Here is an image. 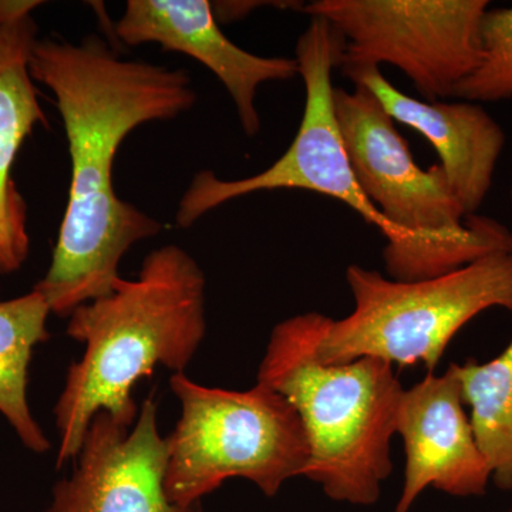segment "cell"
Listing matches in <instances>:
<instances>
[{
	"label": "cell",
	"instance_id": "obj_19",
	"mask_svg": "<svg viewBox=\"0 0 512 512\" xmlns=\"http://www.w3.org/2000/svg\"><path fill=\"white\" fill-rule=\"evenodd\" d=\"M511 205H512V190H511ZM511 247H512V231H511Z\"/></svg>",
	"mask_w": 512,
	"mask_h": 512
},
{
	"label": "cell",
	"instance_id": "obj_17",
	"mask_svg": "<svg viewBox=\"0 0 512 512\" xmlns=\"http://www.w3.org/2000/svg\"><path fill=\"white\" fill-rule=\"evenodd\" d=\"M212 12L218 23H229L234 20L247 18L252 10L262 6H282V8L301 9L305 3L301 2H214L211 3Z\"/></svg>",
	"mask_w": 512,
	"mask_h": 512
},
{
	"label": "cell",
	"instance_id": "obj_2",
	"mask_svg": "<svg viewBox=\"0 0 512 512\" xmlns=\"http://www.w3.org/2000/svg\"><path fill=\"white\" fill-rule=\"evenodd\" d=\"M205 279L198 262L175 244L144 258L137 279L121 278L109 295L74 309L67 335L86 345L67 370L55 406L56 466L74 460L97 413L131 427L133 389L156 366L184 373L207 333Z\"/></svg>",
	"mask_w": 512,
	"mask_h": 512
},
{
	"label": "cell",
	"instance_id": "obj_18",
	"mask_svg": "<svg viewBox=\"0 0 512 512\" xmlns=\"http://www.w3.org/2000/svg\"><path fill=\"white\" fill-rule=\"evenodd\" d=\"M42 5L39 0H0V28L33 16Z\"/></svg>",
	"mask_w": 512,
	"mask_h": 512
},
{
	"label": "cell",
	"instance_id": "obj_6",
	"mask_svg": "<svg viewBox=\"0 0 512 512\" xmlns=\"http://www.w3.org/2000/svg\"><path fill=\"white\" fill-rule=\"evenodd\" d=\"M355 309L323 322L316 355L342 365L375 357L390 365L423 363L433 373L448 343L487 309L512 312V252H495L450 274L403 282L379 271L346 269Z\"/></svg>",
	"mask_w": 512,
	"mask_h": 512
},
{
	"label": "cell",
	"instance_id": "obj_13",
	"mask_svg": "<svg viewBox=\"0 0 512 512\" xmlns=\"http://www.w3.org/2000/svg\"><path fill=\"white\" fill-rule=\"evenodd\" d=\"M33 16L0 28V274L19 271L29 255L26 202L12 168L26 138L47 124L30 57L37 42Z\"/></svg>",
	"mask_w": 512,
	"mask_h": 512
},
{
	"label": "cell",
	"instance_id": "obj_1",
	"mask_svg": "<svg viewBox=\"0 0 512 512\" xmlns=\"http://www.w3.org/2000/svg\"><path fill=\"white\" fill-rule=\"evenodd\" d=\"M30 74L55 96L72 161L69 200L52 264L35 286L50 311L109 295L128 249L164 231L163 222L114 190L117 151L141 124L177 119L197 103L191 77L144 60L121 59L99 36L80 43L37 39Z\"/></svg>",
	"mask_w": 512,
	"mask_h": 512
},
{
	"label": "cell",
	"instance_id": "obj_3",
	"mask_svg": "<svg viewBox=\"0 0 512 512\" xmlns=\"http://www.w3.org/2000/svg\"><path fill=\"white\" fill-rule=\"evenodd\" d=\"M325 315L302 313L272 329L258 383L285 397L309 444L305 476L330 500L373 505L393 470L390 443L404 389L393 365L362 357L323 363L316 345Z\"/></svg>",
	"mask_w": 512,
	"mask_h": 512
},
{
	"label": "cell",
	"instance_id": "obj_20",
	"mask_svg": "<svg viewBox=\"0 0 512 512\" xmlns=\"http://www.w3.org/2000/svg\"><path fill=\"white\" fill-rule=\"evenodd\" d=\"M507 512H512V508H511V510H510V511H507Z\"/></svg>",
	"mask_w": 512,
	"mask_h": 512
},
{
	"label": "cell",
	"instance_id": "obj_15",
	"mask_svg": "<svg viewBox=\"0 0 512 512\" xmlns=\"http://www.w3.org/2000/svg\"><path fill=\"white\" fill-rule=\"evenodd\" d=\"M448 369L460 383L464 406L470 407V424L491 481L512 491V339L490 362L467 359Z\"/></svg>",
	"mask_w": 512,
	"mask_h": 512
},
{
	"label": "cell",
	"instance_id": "obj_7",
	"mask_svg": "<svg viewBox=\"0 0 512 512\" xmlns=\"http://www.w3.org/2000/svg\"><path fill=\"white\" fill-rule=\"evenodd\" d=\"M345 40L328 20L311 16L308 28L296 43L299 76L305 84V109L301 126L284 156L252 177L222 180L212 171L192 177L178 202L175 224L188 228L208 212L254 192L303 190L326 195L348 205L387 239L399 234L357 183L336 117L332 72L340 67Z\"/></svg>",
	"mask_w": 512,
	"mask_h": 512
},
{
	"label": "cell",
	"instance_id": "obj_11",
	"mask_svg": "<svg viewBox=\"0 0 512 512\" xmlns=\"http://www.w3.org/2000/svg\"><path fill=\"white\" fill-rule=\"evenodd\" d=\"M116 36L127 46L157 43L204 64L224 84L249 137L261 130L255 106L258 87L299 76L296 59L254 55L232 43L208 0H128Z\"/></svg>",
	"mask_w": 512,
	"mask_h": 512
},
{
	"label": "cell",
	"instance_id": "obj_8",
	"mask_svg": "<svg viewBox=\"0 0 512 512\" xmlns=\"http://www.w3.org/2000/svg\"><path fill=\"white\" fill-rule=\"evenodd\" d=\"M488 9V0H316L302 8L345 40L342 72L392 64L430 103L454 97L477 69Z\"/></svg>",
	"mask_w": 512,
	"mask_h": 512
},
{
	"label": "cell",
	"instance_id": "obj_10",
	"mask_svg": "<svg viewBox=\"0 0 512 512\" xmlns=\"http://www.w3.org/2000/svg\"><path fill=\"white\" fill-rule=\"evenodd\" d=\"M396 434L404 443L402 497L394 512H410L419 495L433 487L451 497H483L491 471L464 410L460 383L450 369L429 373L404 390Z\"/></svg>",
	"mask_w": 512,
	"mask_h": 512
},
{
	"label": "cell",
	"instance_id": "obj_4",
	"mask_svg": "<svg viewBox=\"0 0 512 512\" xmlns=\"http://www.w3.org/2000/svg\"><path fill=\"white\" fill-rule=\"evenodd\" d=\"M333 100L357 183L399 234L383 249L390 279L424 281L512 252L510 229L483 215L467 217L440 164L423 170L414 161L396 121L367 87H335Z\"/></svg>",
	"mask_w": 512,
	"mask_h": 512
},
{
	"label": "cell",
	"instance_id": "obj_12",
	"mask_svg": "<svg viewBox=\"0 0 512 512\" xmlns=\"http://www.w3.org/2000/svg\"><path fill=\"white\" fill-rule=\"evenodd\" d=\"M342 73L375 94L394 121L427 138L467 217L476 215L491 190L505 147L500 124L471 101L430 103L407 96L383 76L380 67H359Z\"/></svg>",
	"mask_w": 512,
	"mask_h": 512
},
{
	"label": "cell",
	"instance_id": "obj_9",
	"mask_svg": "<svg viewBox=\"0 0 512 512\" xmlns=\"http://www.w3.org/2000/svg\"><path fill=\"white\" fill-rule=\"evenodd\" d=\"M157 409L148 397L131 427L97 413L73 473L55 484L46 512H202V503L183 507L165 493L167 441L158 433Z\"/></svg>",
	"mask_w": 512,
	"mask_h": 512
},
{
	"label": "cell",
	"instance_id": "obj_5",
	"mask_svg": "<svg viewBox=\"0 0 512 512\" xmlns=\"http://www.w3.org/2000/svg\"><path fill=\"white\" fill-rule=\"evenodd\" d=\"M181 416L167 441L164 488L190 507L229 478H245L272 498L305 476L309 444L301 417L282 394L256 382L245 392L214 389L174 373Z\"/></svg>",
	"mask_w": 512,
	"mask_h": 512
},
{
	"label": "cell",
	"instance_id": "obj_14",
	"mask_svg": "<svg viewBox=\"0 0 512 512\" xmlns=\"http://www.w3.org/2000/svg\"><path fill=\"white\" fill-rule=\"evenodd\" d=\"M50 311L42 293L32 292L0 302V413L20 441L37 454L50 450V441L30 412L29 366L33 350L50 338Z\"/></svg>",
	"mask_w": 512,
	"mask_h": 512
},
{
	"label": "cell",
	"instance_id": "obj_16",
	"mask_svg": "<svg viewBox=\"0 0 512 512\" xmlns=\"http://www.w3.org/2000/svg\"><path fill=\"white\" fill-rule=\"evenodd\" d=\"M483 57L458 84L454 97L464 101H500L512 97V6L488 9L481 23Z\"/></svg>",
	"mask_w": 512,
	"mask_h": 512
}]
</instances>
